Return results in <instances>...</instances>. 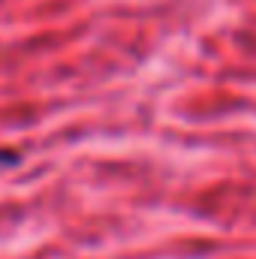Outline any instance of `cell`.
Listing matches in <instances>:
<instances>
[{
	"instance_id": "cell-1",
	"label": "cell",
	"mask_w": 256,
	"mask_h": 259,
	"mask_svg": "<svg viewBox=\"0 0 256 259\" xmlns=\"http://www.w3.org/2000/svg\"><path fill=\"white\" fill-rule=\"evenodd\" d=\"M0 163H18V157L9 154V151H0Z\"/></svg>"
}]
</instances>
